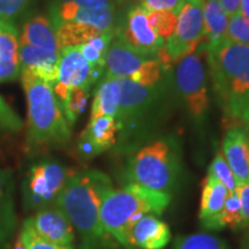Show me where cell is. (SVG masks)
Wrapping results in <instances>:
<instances>
[{
	"instance_id": "obj_1",
	"label": "cell",
	"mask_w": 249,
	"mask_h": 249,
	"mask_svg": "<svg viewBox=\"0 0 249 249\" xmlns=\"http://www.w3.org/2000/svg\"><path fill=\"white\" fill-rule=\"evenodd\" d=\"M214 96L225 120L249 127V45L223 39L204 45Z\"/></svg>"
},
{
	"instance_id": "obj_2",
	"label": "cell",
	"mask_w": 249,
	"mask_h": 249,
	"mask_svg": "<svg viewBox=\"0 0 249 249\" xmlns=\"http://www.w3.org/2000/svg\"><path fill=\"white\" fill-rule=\"evenodd\" d=\"M112 188L111 179L99 171L71 173L55 201L79 233L82 249H102L107 245L108 234L103 229L99 208Z\"/></svg>"
},
{
	"instance_id": "obj_3",
	"label": "cell",
	"mask_w": 249,
	"mask_h": 249,
	"mask_svg": "<svg viewBox=\"0 0 249 249\" xmlns=\"http://www.w3.org/2000/svg\"><path fill=\"white\" fill-rule=\"evenodd\" d=\"M20 76L28 107V149L40 151L66 144L71 140L70 124L52 86L28 71H21Z\"/></svg>"
},
{
	"instance_id": "obj_4",
	"label": "cell",
	"mask_w": 249,
	"mask_h": 249,
	"mask_svg": "<svg viewBox=\"0 0 249 249\" xmlns=\"http://www.w3.org/2000/svg\"><path fill=\"white\" fill-rule=\"evenodd\" d=\"M171 196L129 182L124 188L114 189L103 198L99 216L104 231L130 249L128 235L134 224L145 214L160 216L170 204Z\"/></svg>"
},
{
	"instance_id": "obj_5",
	"label": "cell",
	"mask_w": 249,
	"mask_h": 249,
	"mask_svg": "<svg viewBox=\"0 0 249 249\" xmlns=\"http://www.w3.org/2000/svg\"><path fill=\"white\" fill-rule=\"evenodd\" d=\"M179 156L176 144L157 140L136 152L128 167L129 182L171 195L179 176Z\"/></svg>"
},
{
	"instance_id": "obj_6",
	"label": "cell",
	"mask_w": 249,
	"mask_h": 249,
	"mask_svg": "<svg viewBox=\"0 0 249 249\" xmlns=\"http://www.w3.org/2000/svg\"><path fill=\"white\" fill-rule=\"evenodd\" d=\"M71 173L57 161L45 160L34 165L23 182L26 209L40 210L55 205V201Z\"/></svg>"
},
{
	"instance_id": "obj_7",
	"label": "cell",
	"mask_w": 249,
	"mask_h": 249,
	"mask_svg": "<svg viewBox=\"0 0 249 249\" xmlns=\"http://www.w3.org/2000/svg\"><path fill=\"white\" fill-rule=\"evenodd\" d=\"M202 52L195 51L181 58L176 68V82L187 110L196 121L203 119L209 108L207 73Z\"/></svg>"
},
{
	"instance_id": "obj_8",
	"label": "cell",
	"mask_w": 249,
	"mask_h": 249,
	"mask_svg": "<svg viewBox=\"0 0 249 249\" xmlns=\"http://www.w3.org/2000/svg\"><path fill=\"white\" fill-rule=\"evenodd\" d=\"M202 4L203 0H186L180 9L176 30L163 46L170 62L178 61L195 52L204 39Z\"/></svg>"
},
{
	"instance_id": "obj_9",
	"label": "cell",
	"mask_w": 249,
	"mask_h": 249,
	"mask_svg": "<svg viewBox=\"0 0 249 249\" xmlns=\"http://www.w3.org/2000/svg\"><path fill=\"white\" fill-rule=\"evenodd\" d=\"M104 79V68L91 67L80 52L79 46L60 49L58 60V79L52 86L59 105L71 88L89 89L97 81Z\"/></svg>"
},
{
	"instance_id": "obj_10",
	"label": "cell",
	"mask_w": 249,
	"mask_h": 249,
	"mask_svg": "<svg viewBox=\"0 0 249 249\" xmlns=\"http://www.w3.org/2000/svg\"><path fill=\"white\" fill-rule=\"evenodd\" d=\"M117 34L135 51L148 58L157 59L164 39L155 33L148 20V12L140 5L133 6L118 23Z\"/></svg>"
},
{
	"instance_id": "obj_11",
	"label": "cell",
	"mask_w": 249,
	"mask_h": 249,
	"mask_svg": "<svg viewBox=\"0 0 249 249\" xmlns=\"http://www.w3.org/2000/svg\"><path fill=\"white\" fill-rule=\"evenodd\" d=\"M119 81L121 101L116 120L120 132L141 119L150 110L160 96V87L142 85L130 79H119Z\"/></svg>"
},
{
	"instance_id": "obj_12",
	"label": "cell",
	"mask_w": 249,
	"mask_h": 249,
	"mask_svg": "<svg viewBox=\"0 0 249 249\" xmlns=\"http://www.w3.org/2000/svg\"><path fill=\"white\" fill-rule=\"evenodd\" d=\"M127 44L117 34L108 48L104 62V79H132L148 60Z\"/></svg>"
},
{
	"instance_id": "obj_13",
	"label": "cell",
	"mask_w": 249,
	"mask_h": 249,
	"mask_svg": "<svg viewBox=\"0 0 249 249\" xmlns=\"http://www.w3.org/2000/svg\"><path fill=\"white\" fill-rule=\"evenodd\" d=\"M223 155L236 180L249 181V127L232 126L226 130L223 141Z\"/></svg>"
},
{
	"instance_id": "obj_14",
	"label": "cell",
	"mask_w": 249,
	"mask_h": 249,
	"mask_svg": "<svg viewBox=\"0 0 249 249\" xmlns=\"http://www.w3.org/2000/svg\"><path fill=\"white\" fill-rule=\"evenodd\" d=\"M28 222L45 240L61 246H71L74 241V227L57 205L37 210Z\"/></svg>"
},
{
	"instance_id": "obj_15",
	"label": "cell",
	"mask_w": 249,
	"mask_h": 249,
	"mask_svg": "<svg viewBox=\"0 0 249 249\" xmlns=\"http://www.w3.org/2000/svg\"><path fill=\"white\" fill-rule=\"evenodd\" d=\"M169 226L155 214H145L129 231L130 249H163L170 242Z\"/></svg>"
},
{
	"instance_id": "obj_16",
	"label": "cell",
	"mask_w": 249,
	"mask_h": 249,
	"mask_svg": "<svg viewBox=\"0 0 249 249\" xmlns=\"http://www.w3.org/2000/svg\"><path fill=\"white\" fill-rule=\"evenodd\" d=\"M18 58L21 71H30L51 86L57 82L59 54L37 46L18 44Z\"/></svg>"
},
{
	"instance_id": "obj_17",
	"label": "cell",
	"mask_w": 249,
	"mask_h": 249,
	"mask_svg": "<svg viewBox=\"0 0 249 249\" xmlns=\"http://www.w3.org/2000/svg\"><path fill=\"white\" fill-rule=\"evenodd\" d=\"M15 229L13 174L9 170L0 169V249H9Z\"/></svg>"
},
{
	"instance_id": "obj_18",
	"label": "cell",
	"mask_w": 249,
	"mask_h": 249,
	"mask_svg": "<svg viewBox=\"0 0 249 249\" xmlns=\"http://www.w3.org/2000/svg\"><path fill=\"white\" fill-rule=\"evenodd\" d=\"M18 30L13 23L0 21V82L20 76Z\"/></svg>"
},
{
	"instance_id": "obj_19",
	"label": "cell",
	"mask_w": 249,
	"mask_h": 249,
	"mask_svg": "<svg viewBox=\"0 0 249 249\" xmlns=\"http://www.w3.org/2000/svg\"><path fill=\"white\" fill-rule=\"evenodd\" d=\"M18 43L37 46L52 53L59 54L60 52L53 24L45 15H35L28 18L18 34Z\"/></svg>"
},
{
	"instance_id": "obj_20",
	"label": "cell",
	"mask_w": 249,
	"mask_h": 249,
	"mask_svg": "<svg viewBox=\"0 0 249 249\" xmlns=\"http://www.w3.org/2000/svg\"><path fill=\"white\" fill-rule=\"evenodd\" d=\"M121 101V86L119 79H103L96 90L91 105L90 120L107 116L116 118Z\"/></svg>"
},
{
	"instance_id": "obj_21",
	"label": "cell",
	"mask_w": 249,
	"mask_h": 249,
	"mask_svg": "<svg viewBox=\"0 0 249 249\" xmlns=\"http://www.w3.org/2000/svg\"><path fill=\"white\" fill-rule=\"evenodd\" d=\"M124 2L126 0H52L49 11L50 20L55 26L76 11H83V9L118 11Z\"/></svg>"
},
{
	"instance_id": "obj_22",
	"label": "cell",
	"mask_w": 249,
	"mask_h": 249,
	"mask_svg": "<svg viewBox=\"0 0 249 249\" xmlns=\"http://www.w3.org/2000/svg\"><path fill=\"white\" fill-rule=\"evenodd\" d=\"M205 45H213L225 39L229 15L219 0H203Z\"/></svg>"
},
{
	"instance_id": "obj_23",
	"label": "cell",
	"mask_w": 249,
	"mask_h": 249,
	"mask_svg": "<svg viewBox=\"0 0 249 249\" xmlns=\"http://www.w3.org/2000/svg\"><path fill=\"white\" fill-rule=\"evenodd\" d=\"M229 191L217 178L208 174L202 191L200 219L201 224L213 219L222 213L229 197Z\"/></svg>"
},
{
	"instance_id": "obj_24",
	"label": "cell",
	"mask_w": 249,
	"mask_h": 249,
	"mask_svg": "<svg viewBox=\"0 0 249 249\" xmlns=\"http://www.w3.org/2000/svg\"><path fill=\"white\" fill-rule=\"evenodd\" d=\"M119 132L116 118L103 116L89 120L88 126L81 134L91 143L98 154L107 150L116 143L117 134Z\"/></svg>"
},
{
	"instance_id": "obj_25",
	"label": "cell",
	"mask_w": 249,
	"mask_h": 249,
	"mask_svg": "<svg viewBox=\"0 0 249 249\" xmlns=\"http://www.w3.org/2000/svg\"><path fill=\"white\" fill-rule=\"evenodd\" d=\"M202 226L207 230H222L225 227L241 229V204L236 189L229 194L222 213L213 219L202 223Z\"/></svg>"
},
{
	"instance_id": "obj_26",
	"label": "cell",
	"mask_w": 249,
	"mask_h": 249,
	"mask_svg": "<svg viewBox=\"0 0 249 249\" xmlns=\"http://www.w3.org/2000/svg\"><path fill=\"white\" fill-rule=\"evenodd\" d=\"M89 92L90 90L86 88H71L68 90L66 97L60 104V107L70 126L75 124L79 117L85 112Z\"/></svg>"
},
{
	"instance_id": "obj_27",
	"label": "cell",
	"mask_w": 249,
	"mask_h": 249,
	"mask_svg": "<svg viewBox=\"0 0 249 249\" xmlns=\"http://www.w3.org/2000/svg\"><path fill=\"white\" fill-rule=\"evenodd\" d=\"M174 249H229V246L223 239L201 233L179 236L174 242Z\"/></svg>"
},
{
	"instance_id": "obj_28",
	"label": "cell",
	"mask_w": 249,
	"mask_h": 249,
	"mask_svg": "<svg viewBox=\"0 0 249 249\" xmlns=\"http://www.w3.org/2000/svg\"><path fill=\"white\" fill-rule=\"evenodd\" d=\"M152 29L164 40L172 36L178 22V15L171 11H154L148 13Z\"/></svg>"
},
{
	"instance_id": "obj_29",
	"label": "cell",
	"mask_w": 249,
	"mask_h": 249,
	"mask_svg": "<svg viewBox=\"0 0 249 249\" xmlns=\"http://www.w3.org/2000/svg\"><path fill=\"white\" fill-rule=\"evenodd\" d=\"M208 174H210V176H213L219 180L226 187L229 193H233L236 189L238 183H236L233 172L230 169L225 158H224L222 151H218L216 156H214L213 160L211 161L209 166V172H208Z\"/></svg>"
},
{
	"instance_id": "obj_30",
	"label": "cell",
	"mask_w": 249,
	"mask_h": 249,
	"mask_svg": "<svg viewBox=\"0 0 249 249\" xmlns=\"http://www.w3.org/2000/svg\"><path fill=\"white\" fill-rule=\"evenodd\" d=\"M20 238L26 249H74L73 246H61L45 240L34 230L28 219L23 224Z\"/></svg>"
},
{
	"instance_id": "obj_31",
	"label": "cell",
	"mask_w": 249,
	"mask_h": 249,
	"mask_svg": "<svg viewBox=\"0 0 249 249\" xmlns=\"http://www.w3.org/2000/svg\"><path fill=\"white\" fill-rule=\"evenodd\" d=\"M225 39L238 44L249 45V21L240 13L229 17Z\"/></svg>"
},
{
	"instance_id": "obj_32",
	"label": "cell",
	"mask_w": 249,
	"mask_h": 249,
	"mask_svg": "<svg viewBox=\"0 0 249 249\" xmlns=\"http://www.w3.org/2000/svg\"><path fill=\"white\" fill-rule=\"evenodd\" d=\"M33 0H0V21L13 23L23 17Z\"/></svg>"
},
{
	"instance_id": "obj_33",
	"label": "cell",
	"mask_w": 249,
	"mask_h": 249,
	"mask_svg": "<svg viewBox=\"0 0 249 249\" xmlns=\"http://www.w3.org/2000/svg\"><path fill=\"white\" fill-rule=\"evenodd\" d=\"M22 126L21 118L0 95V132L17 133L22 129Z\"/></svg>"
},
{
	"instance_id": "obj_34",
	"label": "cell",
	"mask_w": 249,
	"mask_h": 249,
	"mask_svg": "<svg viewBox=\"0 0 249 249\" xmlns=\"http://www.w3.org/2000/svg\"><path fill=\"white\" fill-rule=\"evenodd\" d=\"M140 6L148 12L171 11L178 15L186 0H139Z\"/></svg>"
},
{
	"instance_id": "obj_35",
	"label": "cell",
	"mask_w": 249,
	"mask_h": 249,
	"mask_svg": "<svg viewBox=\"0 0 249 249\" xmlns=\"http://www.w3.org/2000/svg\"><path fill=\"white\" fill-rule=\"evenodd\" d=\"M241 204V229H249V181L236 186Z\"/></svg>"
},
{
	"instance_id": "obj_36",
	"label": "cell",
	"mask_w": 249,
	"mask_h": 249,
	"mask_svg": "<svg viewBox=\"0 0 249 249\" xmlns=\"http://www.w3.org/2000/svg\"><path fill=\"white\" fill-rule=\"evenodd\" d=\"M219 1L229 17L240 13L241 0H219Z\"/></svg>"
},
{
	"instance_id": "obj_37",
	"label": "cell",
	"mask_w": 249,
	"mask_h": 249,
	"mask_svg": "<svg viewBox=\"0 0 249 249\" xmlns=\"http://www.w3.org/2000/svg\"><path fill=\"white\" fill-rule=\"evenodd\" d=\"M240 14L246 18V20L249 21V0H241Z\"/></svg>"
},
{
	"instance_id": "obj_38",
	"label": "cell",
	"mask_w": 249,
	"mask_h": 249,
	"mask_svg": "<svg viewBox=\"0 0 249 249\" xmlns=\"http://www.w3.org/2000/svg\"><path fill=\"white\" fill-rule=\"evenodd\" d=\"M13 249H26V247H24V245L22 244V241H21L20 236H18L17 240H15L14 245H13Z\"/></svg>"
},
{
	"instance_id": "obj_39",
	"label": "cell",
	"mask_w": 249,
	"mask_h": 249,
	"mask_svg": "<svg viewBox=\"0 0 249 249\" xmlns=\"http://www.w3.org/2000/svg\"><path fill=\"white\" fill-rule=\"evenodd\" d=\"M244 249H249V234H248L247 238H246V241H245Z\"/></svg>"
}]
</instances>
